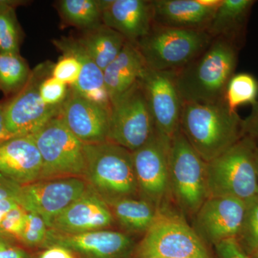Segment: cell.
<instances>
[{
    "label": "cell",
    "instance_id": "6da1fadb",
    "mask_svg": "<svg viewBox=\"0 0 258 258\" xmlns=\"http://www.w3.org/2000/svg\"><path fill=\"white\" fill-rule=\"evenodd\" d=\"M240 50L228 40L212 39L198 57L175 72L176 86L182 102L210 103L224 100Z\"/></svg>",
    "mask_w": 258,
    "mask_h": 258
},
{
    "label": "cell",
    "instance_id": "7a4b0ae2",
    "mask_svg": "<svg viewBox=\"0 0 258 258\" xmlns=\"http://www.w3.org/2000/svg\"><path fill=\"white\" fill-rule=\"evenodd\" d=\"M180 130L207 163L244 137L243 119L224 100L216 103L183 102Z\"/></svg>",
    "mask_w": 258,
    "mask_h": 258
},
{
    "label": "cell",
    "instance_id": "3957f363",
    "mask_svg": "<svg viewBox=\"0 0 258 258\" xmlns=\"http://www.w3.org/2000/svg\"><path fill=\"white\" fill-rule=\"evenodd\" d=\"M86 178L106 203L139 195L132 152L106 141L84 144Z\"/></svg>",
    "mask_w": 258,
    "mask_h": 258
},
{
    "label": "cell",
    "instance_id": "277c9868",
    "mask_svg": "<svg viewBox=\"0 0 258 258\" xmlns=\"http://www.w3.org/2000/svg\"><path fill=\"white\" fill-rule=\"evenodd\" d=\"M257 146L253 139L244 136L221 155L207 163L209 198L232 197L247 203L258 196Z\"/></svg>",
    "mask_w": 258,
    "mask_h": 258
},
{
    "label": "cell",
    "instance_id": "5b68a950",
    "mask_svg": "<svg viewBox=\"0 0 258 258\" xmlns=\"http://www.w3.org/2000/svg\"><path fill=\"white\" fill-rule=\"evenodd\" d=\"M169 185L171 201L185 216L192 218L209 198L207 162L180 129L169 148Z\"/></svg>",
    "mask_w": 258,
    "mask_h": 258
},
{
    "label": "cell",
    "instance_id": "8992f818",
    "mask_svg": "<svg viewBox=\"0 0 258 258\" xmlns=\"http://www.w3.org/2000/svg\"><path fill=\"white\" fill-rule=\"evenodd\" d=\"M212 40L206 31L154 24L147 36L137 44L148 67L155 71L177 72L198 57Z\"/></svg>",
    "mask_w": 258,
    "mask_h": 258
},
{
    "label": "cell",
    "instance_id": "52a82bcc",
    "mask_svg": "<svg viewBox=\"0 0 258 258\" xmlns=\"http://www.w3.org/2000/svg\"><path fill=\"white\" fill-rule=\"evenodd\" d=\"M135 250L139 258H211L192 227L169 208L159 212Z\"/></svg>",
    "mask_w": 258,
    "mask_h": 258
},
{
    "label": "cell",
    "instance_id": "ba28073f",
    "mask_svg": "<svg viewBox=\"0 0 258 258\" xmlns=\"http://www.w3.org/2000/svg\"><path fill=\"white\" fill-rule=\"evenodd\" d=\"M32 137L41 154L40 180L84 176V143L66 126L60 115L52 118Z\"/></svg>",
    "mask_w": 258,
    "mask_h": 258
},
{
    "label": "cell",
    "instance_id": "9c48e42d",
    "mask_svg": "<svg viewBox=\"0 0 258 258\" xmlns=\"http://www.w3.org/2000/svg\"><path fill=\"white\" fill-rule=\"evenodd\" d=\"M155 132L140 83L111 102L108 141L134 152L147 144Z\"/></svg>",
    "mask_w": 258,
    "mask_h": 258
},
{
    "label": "cell",
    "instance_id": "30bf717a",
    "mask_svg": "<svg viewBox=\"0 0 258 258\" xmlns=\"http://www.w3.org/2000/svg\"><path fill=\"white\" fill-rule=\"evenodd\" d=\"M52 68L47 63L37 66L23 89L5 103V123L13 137L33 135L60 115L62 106H47L39 92L40 83L51 75Z\"/></svg>",
    "mask_w": 258,
    "mask_h": 258
},
{
    "label": "cell",
    "instance_id": "8fae6325",
    "mask_svg": "<svg viewBox=\"0 0 258 258\" xmlns=\"http://www.w3.org/2000/svg\"><path fill=\"white\" fill-rule=\"evenodd\" d=\"M171 140L157 133L132 152L134 171L141 199L159 210L169 208L171 201L169 185V148Z\"/></svg>",
    "mask_w": 258,
    "mask_h": 258
},
{
    "label": "cell",
    "instance_id": "7c38bea8",
    "mask_svg": "<svg viewBox=\"0 0 258 258\" xmlns=\"http://www.w3.org/2000/svg\"><path fill=\"white\" fill-rule=\"evenodd\" d=\"M88 189L82 178L39 180L21 186L18 203L27 212L41 217L50 229L56 217Z\"/></svg>",
    "mask_w": 258,
    "mask_h": 258
},
{
    "label": "cell",
    "instance_id": "4fadbf2b",
    "mask_svg": "<svg viewBox=\"0 0 258 258\" xmlns=\"http://www.w3.org/2000/svg\"><path fill=\"white\" fill-rule=\"evenodd\" d=\"M155 124L156 132L171 140L180 129L182 100L175 83V72L148 67L139 81Z\"/></svg>",
    "mask_w": 258,
    "mask_h": 258
},
{
    "label": "cell",
    "instance_id": "5bb4252c",
    "mask_svg": "<svg viewBox=\"0 0 258 258\" xmlns=\"http://www.w3.org/2000/svg\"><path fill=\"white\" fill-rule=\"evenodd\" d=\"M246 203L232 197L209 198L192 217L191 227L205 244L236 238L243 222Z\"/></svg>",
    "mask_w": 258,
    "mask_h": 258
},
{
    "label": "cell",
    "instance_id": "9a60e30c",
    "mask_svg": "<svg viewBox=\"0 0 258 258\" xmlns=\"http://www.w3.org/2000/svg\"><path fill=\"white\" fill-rule=\"evenodd\" d=\"M59 245L84 258H130L136 249L131 236L111 230L66 234L48 229L43 246Z\"/></svg>",
    "mask_w": 258,
    "mask_h": 258
},
{
    "label": "cell",
    "instance_id": "2e32d148",
    "mask_svg": "<svg viewBox=\"0 0 258 258\" xmlns=\"http://www.w3.org/2000/svg\"><path fill=\"white\" fill-rule=\"evenodd\" d=\"M110 112L111 108L88 101L70 88L60 116L83 143L96 144L108 141Z\"/></svg>",
    "mask_w": 258,
    "mask_h": 258
},
{
    "label": "cell",
    "instance_id": "e0dca14e",
    "mask_svg": "<svg viewBox=\"0 0 258 258\" xmlns=\"http://www.w3.org/2000/svg\"><path fill=\"white\" fill-rule=\"evenodd\" d=\"M114 221L108 204L88 188L56 217L50 229L66 234L85 233L104 230Z\"/></svg>",
    "mask_w": 258,
    "mask_h": 258
},
{
    "label": "cell",
    "instance_id": "ac0fdd59",
    "mask_svg": "<svg viewBox=\"0 0 258 258\" xmlns=\"http://www.w3.org/2000/svg\"><path fill=\"white\" fill-rule=\"evenodd\" d=\"M103 25L119 32L127 41L139 42L154 25L152 1L101 0Z\"/></svg>",
    "mask_w": 258,
    "mask_h": 258
},
{
    "label": "cell",
    "instance_id": "d6986e66",
    "mask_svg": "<svg viewBox=\"0 0 258 258\" xmlns=\"http://www.w3.org/2000/svg\"><path fill=\"white\" fill-rule=\"evenodd\" d=\"M42 169L41 154L32 136L0 142V175L23 186L39 181Z\"/></svg>",
    "mask_w": 258,
    "mask_h": 258
},
{
    "label": "cell",
    "instance_id": "ffe728a7",
    "mask_svg": "<svg viewBox=\"0 0 258 258\" xmlns=\"http://www.w3.org/2000/svg\"><path fill=\"white\" fill-rule=\"evenodd\" d=\"M152 3L156 25L202 31H206L217 8L201 0H153Z\"/></svg>",
    "mask_w": 258,
    "mask_h": 258
},
{
    "label": "cell",
    "instance_id": "44dd1931",
    "mask_svg": "<svg viewBox=\"0 0 258 258\" xmlns=\"http://www.w3.org/2000/svg\"><path fill=\"white\" fill-rule=\"evenodd\" d=\"M54 44L62 54H70L79 59L81 63V72L78 82L71 91L88 101L111 108V100L105 84L103 71L88 55L77 40L62 37Z\"/></svg>",
    "mask_w": 258,
    "mask_h": 258
},
{
    "label": "cell",
    "instance_id": "7402d4cb",
    "mask_svg": "<svg viewBox=\"0 0 258 258\" xmlns=\"http://www.w3.org/2000/svg\"><path fill=\"white\" fill-rule=\"evenodd\" d=\"M147 69L137 44L126 41L119 55L103 71L111 103L139 83Z\"/></svg>",
    "mask_w": 258,
    "mask_h": 258
},
{
    "label": "cell",
    "instance_id": "603a6c76",
    "mask_svg": "<svg viewBox=\"0 0 258 258\" xmlns=\"http://www.w3.org/2000/svg\"><path fill=\"white\" fill-rule=\"evenodd\" d=\"M253 0H220L206 32L212 39L228 40L241 49Z\"/></svg>",
    "mask_w": 258,
    "mask_h": 258
},
{
    "label": "cell",
    "instance_id": "cb8c5ba5",
    "mask_svg": "<svg viewBox=\"0 0 258 258\" xmlns=\"http://www.w3.org/2000/svg\"><path fill=\"white\" fill-rule=\"evenodd\" d=\"M77 40L103 72L119 55L127 41L119 32L103 24L86 30Z\"/></svg>",
    "mask_w": 258,
    "mask_h": 258
},
{
    "label": "cell",
    "instance_id": "d4e9b609",
    "mask_svg": "<svg viewBox=\"0 0 258 258\" xmlns=\"http://www.w3.org/2000/svg\"><path fill=\"white\" fill-rule=\"evenodd\" d=\"M107 204L114 220L125 230L136 233L145 234L161 211L141 198L121 199Z\"/></svg>",
    "mask_w": 258,
    "mask_h": 258
},
{
    "label": "cell",
    "instance_id": "484cf974",
    "mask_svg": "<svg viewBox=\"0 0 258 258\" xmlns=\"http://www.w3.org/2000/svg\"><path fill=\"white\" fill-rule=\"evenodd\" d=\"M58 10L64 23L71 26L88 30L103 24L96 0H62L58 3Z\"/></svg>",
    "mask_w": 258,
    "mask_h": 258
},
{
    "label": "cell",
    "instance_id": "4316f807",
    "mask_svg": "<svg viewBox=\"0 0 258 258\" xmlns=\"http://www.w3.org/2000/svg\"><path fill=\"white\" fill-rule=\"evenodd\" d=\"M30 74L26 60L20 53L0 52V91L5 96L13 97L20 92Z\"/></svg>",
    "mask_w": 258,
    "mask_h": 258
},
{
    "label": "cell",
    "instance_id": "83f0119b",
    "mask_svg": "<svg viewBox=\"0 0 258 258\" xmlns=\"http://www.w3.org/2000/svg\"><path fill=\"white\" fill-rule=\"evenodd\" d=\"M258 81L247 73L234 74L226 88L224 101L232 112H237L238 107L250 104L257 101Z\"/></svg>",
    "mask_w": 258,
    "mask_h": 258
},
{
    "label": "cell",
    "instance_id": "f1b7e54d",
    "mask_svg": "<svg viewBox=\"0 0 258 258\" xmlns=\"http://www.w3.org/2000/svg\"><path fill=\"white\" fill-rule=\"evenodd\" d=\"M18 4L0 0V52L20 53L21 30L15 13Z\"/></svg>",
    "mask_w": 258,
    "mask_h": 258
},
{
    "label": "cell",
    "instance_id": "f546056e",
    "mask_svg": "<svg viewBox=\"0 0 258 258\" xmlns=\"http://www.w3.org/2000/svg\"><path fill=\"white\" fill-rule=\"evenodd\" d=\"M235 240L248 255L258 249V196L246 203L243 222Z\"/></svg>",
    "mask_w": 258,
    "mask_h": 258
},
{
    "label": "cell",
    "instance_id": "4dcf8cb0",
    "mask_svg": "<svg viewBox=\"0 0 258 258\" xmlns=\"http://www.w3.org/2000/svg\"><path fill=\"white\" fill-rule=\"evenodd\" d=\"M81 72V63L79 59L74 55L64 53L52 66L51 76L72 88L77 83Z\"/></svg>",
    "mask_w": 258,
    "mask_h": 258
},
{
    "label": "cell",
    "instance_id": "1f68e13d",
    "mask_svg": "<svg viewBox=\"0 0 258 258\" xmlns=\"http://www.w3.org/2000/svg\"><path fill=\"white\" fill-rule=\"evenodd\" d=\"M48 231L45 220L38 215L28 212L25 227L19 242L29 246H43Z\"/></svg>",
    "mask_w": 258,
    "mask_h": 258
},
{
    "label": "cell",
    "instance_id": "d6a6232c",
    "mask_svg": "<svg viewBox=\"0 0 258 258\" xmlns=\"http://www.w3.org/2000/svg\"><path fill=\"white\" fill-rule=\"evenodd\" d=\"M42 101L47 106H61L69 96L67 85L52 77L51 75L42 80L39 87Z\"/></svg>",
    "mask_w": 258,
    "mask_h": 258
},
{
    "label": "cell",
    "instance_id": "836d02e7",
    "mask_svg": "<svg viewBox=\"0 0 258 258\" xmlns=\"http://www.w3.org/2000/svg\"><path fill=\"white\" fill-rule=\"evenodd\" d=\"M28 213L20 205L10 210L0 222V234L15 242H19L25 227Z\"/></svg>",
    "mask_w": 258,
    "mask_h": 258
},
{
    "label": "cell",
    "instance_id": "e575fe53",
    "mask_svg": "<svg viewBox=\"0 0 258 258\" xmlns=\"http://www.w3.org/2000/svg\"><path fill=\"white\" fill-rule=\"evenodd\" d=\"M215 247L217 258H251L235 238L222 241Z\"/></svg>",
    "mask_w": 258,
    "mask_h": 258
},
{
    "label": "cell",
    "instance_id": "d590c367",
    "mask_svg": "<svg viewBox=\"0 0 258 258\" xmlns=\"http://www.w3.org/2000/svg\"><path fill=\"white\" fill-rule=\"evenodd\" d=\"M21 185L0 175V203L7 200H14L18 203Z\"/></svg>",
    "mask_w": 258,
    "mask_h": 258
},
{
    "label": "cell",
    "instance_id": "8d00e7d4",
    "mask_svg": "<svg viewBox=\"0 0 258 258\" xmlns=\"http://www.w3.org/2000/svg\"><path fill=\"white\" fill-rule=\"evenodd\" d=\"M244 136L250 137L258 144V100L252 106L250 114L243 119Z\"/></svg>",
    "mask_w": 258,
    "mask_h": 258
},
{
    "label": "cell",
    "instance_id": "74e56055",
    "mask_svg": "<svg viewBox=\"0 0 258 258\" xmlns=\"http://www.w3.org/2000/svg\"><path fill=\"white\" fill-rule=\"evenodd\" d=\"M31 258H33L32 257ZM35 258H76L74 253L66 247L59 245L47 247L43 252Z\"/></svg>",
    "mask_w": 258,
    "mask_h": 258
},
{
    "label": "cell",
    "instance_id": "f35d334b",
    "mask_svg": "<svg viewBox=\"0 0 258 258\" xmlns=\"http://www.w3.org/2000/svg\"><path fill=\"white\" fill-rule=\"evenodd\" d=\"M0 258H31V256L25 249L17 244L0 251Z\"/></svg>",
    "mask_w": 258,
    "mask_h": 258
},
{
    "label": "cell",
    "instance_id": "ab89813d",
    "mask_svg": "<svg viewBox=\"0 0 258 258\" xmlns=\"http://www.w3.org/2000/svg\"><path fill=\"white\" fill-rule=\"evenodd\" d=\"M13 137L8 132L5 123V103H0V142H5Z\"/></svg>",
    "mask_w": 258,
    "mask_h": 258
},
{
    "label": "cell",
    "instance_id": "60d3db41",
    "mask_svg": "<svg viewBox=\"0 0 258 258\" xmlns=\"http://www.w3.org/2000/svg\"><path fill=\"white\" fill-rule=\"evenodd\" d=\"M18 203L14 200H7L0 203V222L3 220L5 215L17 207Z\"/></svg>",
    "mask_w": 258,
    "mask_h": 258
},
{
    "label": "cell",
    "instance_id": "b9f144b4",
    "mask_svg": "<svg viewBox=\"0 0 258 258\" xmlns=\"http://www.w3.org/2000/svg\"><path fill=\"white\" fill-rule=\"evenodd\" d=\"M17 245V242L0 234V251Z\"/></svg>",
    "mask_w": 258,
    "mask_h": 258
},
{
    "label": "cell",
    "instance_id": "7bdbcfd3",
    "mask_svg": "<svg viewBox=\"0 0 258 258\" xmlns=\"http://www.w3.org/2000/svg\"><path fill=\"white\" fill-rule=\"evenodd\" d=\"M258 145V144H257ZM255 166H256V171H257V174L258 177V146L257 148V150H256L255 154Z\"/></svg>",
    "mask_w": 258,
    "mask_h": 258
},
{
    "label": "cell",
    "instance_id": "ee69618b",
    "mask_svg": "<svg viewBox=\"0 0 258 258\" xmlns=\"http://www.w3.org/2000/svg\"><path fill=\"white\" fill-rule=\"evenodd\" d=\"M249 256L251 258H258V249H256L253 253L251 254Z\"/></svg>",
    "mask_w": 258,
    "mask_h": 258
},
{
    "label": "cell",
    "instance_id": "f6af8a7d",
    "mask_svg": "<svg viewBox=\"0 0 258 258\" xmlns=\"http://www.w3.org/2000/svg\"><path fill=\"white\" fill-rule=\"evenodd\" d=\"M144 258H156V257H144Z\"/></svg>",
    "mask_w": 258,
    "mask_h": 258
}]
</instances>
